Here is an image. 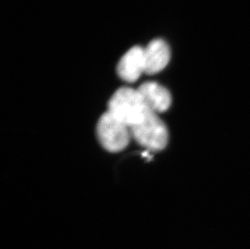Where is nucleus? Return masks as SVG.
Instances as JSON below:
<instances>
[{"label": "nucleus", "instance_id": "1", "mask_svg": "<svg viewBox=\"0 0 250 249\" xmlns=\"http://www.w3.org/2000/svg\"><path fill=\"white\" fill-rule=\"evenodd\" d=\"M147 110L137 89L122 87L109 100L108 112L131 128L144 119Z\"/></svg>", "mask_w": 250, "mask_h": 249}, {"label": "nucleus", "instance_id": "2", "mask_svg": "<svg viewBox=\"0 0 250 249\" xmlns=\"http://www.w3.org/2000/svg\"><path fill=\"white\" fill-rule=\"evenodd\" d=\"M131 136L149 150H163L167 146L168 132L158 113L148 109L144 119L130 128Z\"/></svg>", "mask_w": 250, "mask_h": 249}, {"label": "nucleus", "instance_id": "3", "mask_svg": "<svg viewBox=\"0 0 250 249\" xmlns=\"http://www.w3.org/2000/svg\"><path fill=\"white\" fill-rule=\"evenodd\" d=\"M97 134L100 144L110 152H118L125 149L131 136L130 127L108 111L98 121Z\"/></svg>", "mask_w": 250, "mask_h": 249}, {"label": "nucleus", "instance_id": "4", "mask_svg": "<svg viewBox=\"0 0 250 249\" xmlns=\"http://www.w3.org/2000/svg\"><path fill=\"white\" fill-rule=\"evenodd\" d=\"M137 90L146 108L154 113L166 112L172 104V97L168 90L157 83H144Z\"/></svg>", "mask_w": 250, "mask_h": 249}, {"label": "nucleus", "instance_id": "5", "mask_svg": "<svg viewBox=\"0 0 250 249\" xmlns=\"http://www.w3.org/2000/svg\"><path fill=\"white\" fill-rule=\"evenodd\" d=\"M118 75L125 82L134 83L145 73L144 49L134 46L125 53L117 66Z\"/></svg>", "mask_w": 250, "mask_h": 249}, {"label": "nucleus", "instance_id": "6", "mask_svg": "<svg viewBox=\"0 0 250 249\" xmlns=\"http://www.w3.org/2000/svg\"><path fill=\"white\" fill-rule=\"evenodd\" d=\"M144 49L145 73H159L166 68L171 58L170 48L166 41L155 39Z\"/></svg>", "mask_w": 250, "mask_h": 249}]
</instances>
